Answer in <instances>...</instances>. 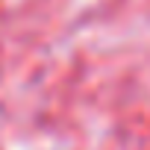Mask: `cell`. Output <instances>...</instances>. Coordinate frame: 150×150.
<instances>
[]
</instances>
